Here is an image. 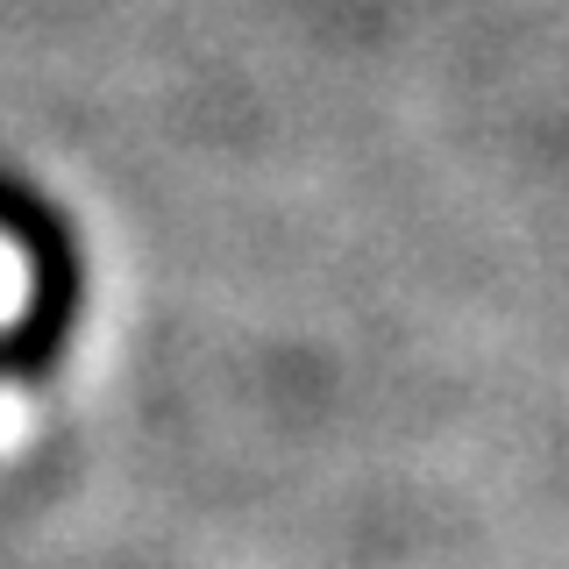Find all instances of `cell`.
<instances>
[{
	"label": "cell",
	"mask_w": 569,
	"mask_h": 569,
	"mask_svg": "<svg viewBox=\"0 0 569 569\" xmlns=\"http://www.w3.org/2000/svg\"><path fill=\"white\" fill-rule=\"evenodd\" d=\"M0 236L22 249V271H29L22 313L0 328V378L43 385L64 363L71 328H79L86 263H79V242H71V221L14 171H0Z\"/></svg>",
	"instance_id": "6da1fadb"
}]
</instances>
